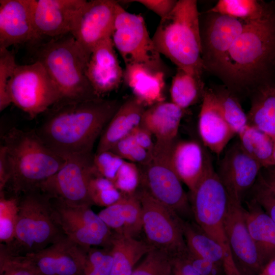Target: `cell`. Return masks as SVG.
I'll return each mask as SVG.
<instances>
[{
  "mask_svg": "<svg viewBox=\"0 0 275 275\" xmlns=\"http://www.w3.org/2000/svg\"><path fill=\"white\" fill-rule=\"evenodd\" d=\"M61 228L67 237L86 250L92 247L108 248L113 232L91 205H74L51 198Z\"/></svg>",
  "mask_w": 275,
  "mask_h": 275,
  "instance_id": "cell-12",
  "label": "cell"
},
{
  "mask_svg": "<svg viewBox=\"0 0 275 275\" xmlns=\"http://www.w3.org/2000/svg\"><path fill=\"white\" fill-rule=\"evenodd\" d=\"M244 212L250 235L265 265L275 256V223L253 198L246 202Z\"/></svg>",
  "mask_w": 275,
  "mask_h": 275,
  "instance_id": "cell-27",
  "label": "cell"
},
{
  "mask_svg": "<svg viewBox=\"0 0 275 275\" xmlns=\"http://www.w3.org/2000/svg\"><path fill=\"white\" fill-rule=\"evenodd\" d=\"M249 123L275 139V82L258 87L249 96Z\"/></svg>",
  "mask_w": 275,
  "mask_h": 275,
  "instance_id": "cell-30",
  "label": "cell"
},
{
  "mask_svg": "<svg viewBox=\"0 0 275 275\" xmlns=\"http://www.w3.org/2000/svg\"><path fill=\"white\" fill-rule=\"evenodd\" d=\"M184 110L171 102L162 101L145 110L141 125L154 135L156 140H176Z\"/></svg>",
  "mask_w": 275,
  "mask_h": 275,
  "instance_id": "cell-28",
  "label": "cell"
},
{
  "mask_svg": "<svg viewBox=\"0 0 275 275\" xmlns=\"http://www.w3.org/2000/svg\"><path fill=\"white\" fill-rule=\"evenodd\" d=\"M270 2L257 0H219L207 12L227 15L245 22L262 18Z\"/></svg>",
  "mask_w": 275,
  "mask_h": 275,
  "instance_id": "cell-34",
  "label": "cell"
},
{
  "mask_svg": "<svg viewBox=\"0 0 275 275\" xmlns=\"http://www.w3.org/2000/svg\"><path fill=\"white\" fill-rule=\"evenodd\" d=\"M87 250L66 236L26 256L40 275H84Z\"/></svg>",
  "mask_w": 275,
  "mask_h": 275,
  "instance_id": "cell-19",
  "label": "cell"
},
{
  "mask_svg": "<svg viewBox=\"0 0 275 275\" xmlns=\"http://www.w3.org/2000/svg\"><path fill=\"white\" fill-rule=\"evenodd\" d=\"M237 135L242 149L263 168L272 167L274 143L270 136L250 124Z\"/></svg>",
  "mask_w": 275,
  "mask_h": 275,
  "instance_id": "cell-33",
  "label": "cell"
},
{
  "mask_svg": "<svg viewBox=\"0 0 275 275\" xmlns=\"http://www.w3.org/2000/svg\"><path fill=\"white\" fill-rule=\"evenodd\" d=\"M274 140V148L272 158V167L275 166V139Z\"/></svg>",
  "mask_w": 275,
  "mask_h": 275,
  "instance_id": "cell-53",
  "label": "cell"
},
{
  "mask_svg": "<svg viewBox=\"0 0 275 275\" xmlns=\"http://www.w3.org/2000/svg\"><path fill=\"white\" fill-rule=\"evenodd\" d=\"M224 227L235 263L240 272L258 275L264 264L250 235L242 203L229 198Z\"/></svg>",
  "mask_w": 275,
  "mask_h": 275,
  "instance_id": "cell-16",
  "label": "cell"
},
{
  "mask_svg": "<svg viewBox=\"0 0 275 275\" xmlns=\"http://www.w3.org/2000/svg\"><path fill=\"white\" fill-rule=\"evenodd\" d=\"M246 22L218 13L200 14L201 56L204 70L212 72L230 50Z\"/></svg>",
  "mask_w": 275,
  "mask_h": 275,
  "instance_id": "cell-14",
  "label": "cell"
},
{
  "mask_svg": "<svg viewBox=\"0 0 275 275\" xmlns=\"http://www.w3.org/2000/svg\"><path fill=\"white\" fill-rule=\"evenodd\" d=\"M93 154L69 157L60 170L37 189L51 198L74 205H91L89 185L94 171Z\"/></svg>",
  "mask_w": 275,
  "mask_h": 275,
  "instance_id": "cell-13",
  "label": "cell"
},
{
  "mask_svg": "<svg viewBox=\"0 0 275 275\" xmlns=\"http://www.w3.org/2000/svg\"><path fill=\"white\" fill-rule=\"evenodd\" d=\"M121 104L100 98L54 105L36 132L49 148L65 158L92 154L96 140Z\"/></svg>",
  "mask_w": 275,
  "mask_h": 275,
  "instance_id": "cell-2",
  "label": "cell"
},
{
  "mask_svg": "<svg viewBox=\"0 0 275 275\" xmlns=\"http://www.w3.org/2000/svg\"><path fill=\"white\" fill-rule=\"evenodd\" d=\"M264 169L266 171L260 172L257 182L275 196V166Z\"/></svg>",
  "mask_w": 275,
  "mask_h": 275,
  "instance_id": "cell-51",
  "label": "cell"
},
{
  "mask_svg": "<svg viewBox=\"0 0 275 275\" xmlns=\"http://www.w3.org/2000/svg\"><path fill=\"white\" fill-rule=\"evenodd\" d=\"M130 134L140 146L152 153L155 142L152 140V134L147 129L140 125Z\"/></svg>",
  "mask_w": 275,
  "mask_h": 275,
  "instance_id": "cell-50",
  "label": "cell"
},
{
  "mask_svg": "<svg viewBox=\"0 0 275 275\" xmlns=\"http://www.w3.org/2000/svg\"><path fill=\"white\" fill-rule=\"evenodd\" d=\"M111 37L125 66L141 65L153 71L168 73L143 17L127 12L118 1Z\"/></svg>",
  "mask_w": 275,
  "mask_h": 275,
  "instance_id": "cell-9",
  "label": "cell"
},
{
  "mask_svg": "<svg viewBox=\"0 0 275 275\" xmlns=\"http://www.w3.org/2000/svg\"><path fill=\"white\" fill-rule=\"evenodd\" d=\"M17 64L14 55L8 48H0V111L11 103L7 87Z\"/></svg>",
  "mask_w": 275,
  "mask_h": 275,
  "instance_id": "cell-43",
  "label": "cell"
},
{
  "mask_svg": "<svg viewBox=\"0 0 275 275\" xmlns=\"http://www.w3.org/2000/svg\"><path fill=\"white\" fill-rule=\"evenodd\" d=\"M113 257L109 249L92 247L87 250L84 275H111Z\"/></svg>",
  "mask_w": 275,
  "mask_h": 275,
  "instance_id": "cell-40",
  "label": "cell"
},
{
  "mask_svg": "<svg viewBox=\"0 0 275 275\" xmlns=\"http://www.w3.org/2000/svg\"><path fill=\"white\" fill-rule=\"evenodd\" d=\"M200 16L196 0H179L172 11L160 19L152 37L160 54L177 68L202 77Z\"/></svg>",
  "mask_w": 275,
  "mask_h": 275,
  "instance_id": "cell-3",
  "label": "cell"
},
{
  "mask_svg": "<svg viewBox=\"0 0 275 275\" xmlns=\"http://www.w3.org/2000/svg\"><path fill=\"white\" fill-rule=\"evenodd\" d=\"M3 141L11 164L9 183L15 196L37 189L60 170L66 160L49 148L36 131L13 127Z\"/></svg>",
  "mask_w": 275,
  "mask_h": 275,
  "instance_id": "cell-5",
  "label": "cell"
},
{
  "mask_svg": "<svg viewBox=\"0 0 275 275\" xmlns=\"http://www.w3.org/2000/svg\"><path fill=\"white\" fill-rule=\"evenodd\" d=\"M198 129L204 146L218 156L236 135L227 122L211 88L206 87Z\"/></svg>",
  "mask_w": 275,
  "mask_h": 275,
  "instance_id": "cell-21",
  "label": "cell"
},
{
  "mask_svg": "<svg viewBox=\"0 0 275 275\" xmlns=\"http://www.w3.org/2000/svg\"><path fill=\"white\" fill-rule=\"evenodd\" d=\"M35 56L59 91L60 100L55 105L100 98L86 74L89 58L70 33L39 44Z\"/></svg>",
  "mask_w": 275,
  "mask_h": 275,
  "instance_id": "cell-4",
  "label": "cell"
},
{
  "mask_svg": "<svg viewBox=\"0 0 275 275\" xmlns=\"http://www.w3.org/2000/svg\"><path fill=\"white\" fill-rule=\"evenodd\" d=\"M211 88L227 122L237 135L249 124L247 114L243 110L240 100L224 85Z\"/></svg>",
  "mask_w": 275,
  "mask_h": 275,
  "instance_id": "cell-35",
  "label": "cell"
},
{
  "mask_svg": "<svg viewBox=\"0 0 275 275\" xmlns=\"http://www.w3.org/2000/svg\"><path fill=\"white\" fill-rule=\"evenodd\" d=\"M125 160L111 150L96 153L93 159L96 172L112 181Z\"/></svg>",
  "mask_w": 275,
  "mask_h": 275,
  "instance_id": "cell-44",
  "label": "cell"
},
{
  "mask_svg": "<svg viewBox=\"0 0 275 275\" xmlns=\"http://www.w3.org/2000/svg\"><path fill=\"white\" fill-rule=\"evenodd\" d=\"M19 198H7L0 192V242L8 245L13 240L18 219Z\"/></svg>",
  "mask_w": 275,
  "mask_h": 275,
  "instance_id": "cell-36",
  "label": "cell"
},
{
  "mask_svg": "<svg viewBox=\"0 0 275 275\" xmlns=\"http://www.w3.org/2000/svg\"><path fill=\"white\" fill-rule=\"evenodd\" d=\"M37 41L28 0H0V48Z\"/></svg>",
  "mask_w": 275,
  "mask_h": 275,
  "instance_id": "cell-22",
  "label": "cell"
},
{
  "mask_svg": "<svg viewBox=\"0 0 275 275\" xmlns=\"http://www.w3.org/2000/svg\"><path fill=\"white\" fill-rule=\"evenodd\" d=\"M7 92L11 103L31 118L46 112L60 100L54 82L39 61L17 65L9 80Z\"/></svg>",
  "mask_w": 275,
  "mask_h": 275,
  "instance_id": "cell-10",
  "label": "cell"
},
{
  "mask_svg": "<svg viewBox=\"0 0 275 275\" xmlns=\"http://www.w3.org/2000/svg\"><path fill=\"white\" fill-rule=\"evenodd\" d=\"M85 0H28L37 42L70 33L73 19Z\"/></svg>",
  "mask_w": 275,
  "mask_h": 275,
  "instance_id": "cell-18",
  "label": "cell"
},
{
  "mask_svg": "<svg viewBox=\"0 0 275 275\" xmlns=\"http://www.w3.org/2000/svg\"><path fill=\"white\" fill-rule=\"evenodd\" d=\"M166 74L153 71L141 65L125 66L123 81L133 96L146 107L165 101Z\"/></svg>",
  "mask_w": 275,
  "mask_h": 275,
  "instance_id": "cell-26",
  "label": "cell"
},
{
  "mask_svg": "<svg viewBox=\"0 0 275 275\" xmlns=\"http://www.w3.org/2000/svg\"><path fill=\"white\" fill-rule=\"evenodd\" d=\"M240 100L274 82L275 2L261 18L246 22L242 33L211 72Z\"/></svg>",
  "mask_w": 275,
  "mask_h": 275,
  "instance_id": "cell-1",
  "label": "cell"
},
{
  "mask_svg": "<svg viewBox=\"0 0 275 275\" xmlns=\"http://www.w3.org/2000/svg\"><path fill=\"white\" fill-rule=\"evenodd\" d=\"M126 161L143 164L151 158L152 153L140 146L130 134L118 141L111 149Z\"/></svg>",
  "mask_w": 275,
  "mask_h": 275,
  "instance_id": "cell-41",
  "label": "cell"
},
{
  "mask_svg": "<svg viewBox=\"0 0 275 275\" xmlns=\"http://www.w3.org/2000/svg\"><path fill=\"white\" fill-rule=\"evenodd\" d=\"M258 275H275V256L265 265Z\"/></svg>",
  "mask_w": 275,
  "mask_h": 275,
  "instance_id": "cell-52",
  "label": "cell"
},
{
  "mask_svg": "<svg viewBox=\"0 0 275 275\" xmlns=\"http://www.w3.org/2000/svg\"><path fill=\"white\" fill-rule=\"evenodd\" d=\"M89 192L93 205L104 207L116 202L122 195L111 180L98 174L95 169L89 182Z\"/></svg>",
  "mask_w": 275,
  "mask_h": 275,
  "instance_id": "cell-38",
  "label": "cell"
},
{
  "mask_svg": "<svg viewBox=\"0 0 275 275\" xmlns=\"http://www.w3.org/2000/svg\"><path fill=\"white\" fill-rule=\"evenodd\" d=\"M210 157L198 142L184 140L175 142L171 162L181 182L191 191L204 175Z\"/></svg>",
  "mask_w": 275,
  "mask_h": 275,
  "instance_id": "cell-23",
  "label": "cell"
},
{
  "mask_svg": "<svg viewBox=\"0 0 275 275\" xmlns=\"http://www.w3.org/2000/svg\"><path fill=\"white\" fill-rule=\"evenodd\" d=\"M241 275H250V274H246V273H242Z\"/></svg>",
  "mask_w": 275,
  "mask_h": 275,
  "instance_id": "cell-54",
  "label": "cell"
},
{
  "mask_svg": "<svg viewBox=\"0 0 275 275\" xmlns=\"http://www.w3.org/2000/svg\"><path fill=\"white\" fill-rule=\"evenodd\" d=\"M115 187L122 194L135 193L140 185V171L139 166L125 160L112 180Z\"/></svg>",
  "mask_w": 275,
  "mask_h": 275,
  "instance_id": "cell-42",
  "label": "cell"
},
{
  "mask_svg": "<svg viewBox=\"0 0 275 275\" xmlns=\"http://www.w3.org/2000/svg\"><path fill=\"white\" fill-rule=\"evenodd\" d=\"M262 168L237 141L226 151L216 172L229 198L242 203L246 194L255 184Z\"/></svg>",
  "mask_w": 275,
  "mask_h": 275,
  "instance_id": "cell-17",
  "label": "cell"
},
{
  "mask_svg": "<svg viewBox=\"0 0 275 275\" xmlns=\"http://www.w3.org/2000/svg\"><path fill=\"white\" fill-rule=\"evenodd\" d=\"M188 197L194 222L223 249L227 261L226 275H241L235 263L224 227L227 192L211 161Z\"/></svg>",
  "mask_w": 275,
  "mask_h": 275,
  "instance_id": "cell-7",
  "label": "cell"
},
{
  "mask_svg": "<svg viewBox=\"0 0 275 275\" xmlns=\"http://www.w3.org/2000/svg\"><path fill=\"white\" fill-rule=\"evenodd\" d=\"M172 256L166 251L154 248L131 275H171Z\"/></svg>",
  "mask_w": 275,
  "mask_h": 275,
  "instance_id": "cell-37",
  "label": "cell"
},
{
  "mask_svg": "<svg viewBox=\"0 0 275 275\" xmlns=\"http://www.w3.org/2000/svg\"><path fill=\"white\" fill-rule=\"evenodd\" d=\"M183 256L200 275H226L222 267L191 253L188 250Z\"/></svg>",
  "mask_w": 275,
  "mask_h": 275,
  "instance_id": "cell-45",
  "label": "cell"
},
{
  "mask_svg": "<svg viewBox=\"0 0 275 275\" xmlns=\"http://www.w3.org/2000/svg\"><path fill=\"white\" fill-rule=\"evenodd\" d=\"M12 167L6 147L2 144L0 147V192L3 191L10 182Z\"/></svg>",
  "mask_w": 275,
  "mask_h": 275,
  "instance_id": "cell-48",
  "label": "cell"
},
{
  "mask_svg": "<svg viewBox=\"0 0 275 275\" xmlns=\"http://www.w3.org/2000/svg\"><path fill=\"white\" fill-rule=\"evenodd\" d=\"M205 89L202 77L177 68L170 89L171 102L185 110L202 100Z\"/></svg>",
  "mask_w": 275,
  "mask_h": 275,
  "instance_id": "cell-32",
  "label": "cell"
},
{
  "mask_svg": "<svg viewBox=\"0 0 275 275\" xmlns=\"http://www.w3.org/2000/svg\"><path fill=\"white\" fill-rule=\"evenodd\" d=\"M136 192L142 207V228L146 240L172 256L186 253L188 248L182 229L181 218L144 189L139 187Z\"/></svg>",
  "mask_w": 275,
  "mask_h": 275,
  "instance_id": "cell-11",
  "label": "cell"
},
{
  "mask_svg": "<svg viewBox=\"0 0 275 275\" xmlns=\"http://www.w3.org/2000/svg\"><path fill=\"white\" fill-rule=\"evenodd\" d=\"M115 48L108 37L94 47L87 62L86 76L99 98L117 89L123 81L124 70Z\"/></svg>",
  "mask_w": 275,
  "mask_h": 275,
  "instance_id": "cell-20",
  "label": "cell"
},
{
  "mask_svg": "<svg viewBox=\"0 0 275 275\" xmlns=\"http://www.w3.org/2000/svg\"><path fill=\"white\" fill-rule=\"evenodd\" d=\"M118 1H86L76 13L70 33L90 58L94 47L112 37Z\"/></svg>",
  "mask_w": 275,
  "mask_h": 275,
  "instance_id": "cell-15",
  "label": "cell"
},
{
  "mask_svg": "<svg viewBox=\"0 0 275 275\" xmlns=\"http://www.w3.org/2000/svg\"><path fill=\"white\" fill-rule=\"evenodd\" d=\"M98 214L115 233L136 238L143 230L142 207L136 191L122 194L118 200Z\"/></svg>",
  "mask_w": 275,
  "mask_h": 275,
  "instance_id": "cell-24",
  "label": "cell"
},
{
  "mask_svg": "<svg viewBox=\"0 0 275 275\" xmlns=\"http://www.w3.org/2000/svg\"><path fill=\"white\" fill-rule=\"evenodd\" d=\"M146 108L133 96L122 103L101 133L96 153L111 150L118 141L129 135L141 125Z\"/></svg>",
  "mask_w": 275,
  "mask_h": 275,
  "instance_id": "cell-25",
  "label": "cell"
},
{
  "mask_svg": "<svg viewBox=\"0 0 275 275\" xmlns=\"http://www.w3.org/2000/svg\"><path fill=\"white\" fill-rule=\"evenodd\" d=\"M143 5L149 10L152 11L160 19L167 17L175 8L177 1L176 0H138L134 1Z\"/></svg>",
  "mask_w": 275,
  "mask_h": 275,
  "instance_id": "cell-47",
  "label": "cell"
},
{
  "mask_svg": "<svg viewBox=\"0 0 275 275\" xmlns=\"http://www.w3.org/2000/svg\"><path fill=\"white\" fill-rule=\"evenodd\" d=\"M171 275H200L183 254L172 256Z\"/></svg>",
  "mask_w": 275,
  "mask_h": 275,
  "instance_id": "cell-49",
  "label": "cell"
},
{
  "mask_svg": "<svg viewBox=\"0 0 275 275\" xmlns=\"http://www.w3.org/2000/svg\"><path fill=\"white\" fill-rule=\"evenodd\" d=\"M174 141L156 140L150 159L138 164L140 188L183 219L193 217L188 196L171 162Z\"/></svg>",
  "mask_w": 275,
  "mask_h": 275,
  "instance_id": "cell-8",
  "label": "cell"
},
{
  "mask_svg": "<svg viewBox=\"0 0 275 275\" xmlns=\"http://www.w3.org/2000/svg\"><path fill=\"white\" fill-rule=\"evenodd\" d=\"M22 194L14 238L8 245L1 243L9 253L17 256L36 253L66 236L48 195L38 189Z\"/></svg>",
  "mask_w": 275,
  "mask_h": 275,
  "instance_id": "cell-6",
  "label": "cell"
},
{
  "mask_svg": "<svg viewBox=\"0 0 275 275\" xmlns=\"http://www.w3.org/2000/svg\"><path fill=\"white\" fill-rule=\"evenodd\" d=\"M108 248L113 257L111 275H131L136 263L154 247L146 240L113 232Z\"/></svg>",
  "mask_w": 275,
  "mask_h": 275,
  "instance_id": "cell-29",
  "label": "cell"
},
{
  "mask_svg": "<svg viewBox=\"0 0 275 275\" xmlns=\"http://www.w3.org/2000/svg\"><path fill=\"white\" fill-rule=\"evenodd\" d=\"M0 275H40L26 256L13 255L0 244Z\"/></svg>",
  "mask_w": 275,
  "mask_h": 275,
  "instance_id": "cell-39",
  "label": "cell"
},
{
  "mask_svg": "<svg viewBox=\"0 0 275 275\" xmlns=\"http://www.w3.org/2000/svg\"><path fill=\"white\" fill-rule=\"evenodd\" d=\"M183 236L188 251L227 268L226 254L222 247L207 234L194 221L181 219Z\"/></svg>",
  "mask_w": 275,
  "mask_h": 275,
  "instance_id": "cell-31",
  "label": "cell"
},
{
  "mask_svg": "<svg viewBox=\"0 0 275 275\" xmlns=\"http://www.w3.org/2000/svg\"><path fill=\"white\" fill-rule=\"evenodd\" d=\"M253 188V198L275 223V196L258 182Z\"/></svg>",
  "mask_w": 275,
  "mask_h": 275,
  "instance_id": "cell-46",
  "label": "cell"
}]
</instances>
